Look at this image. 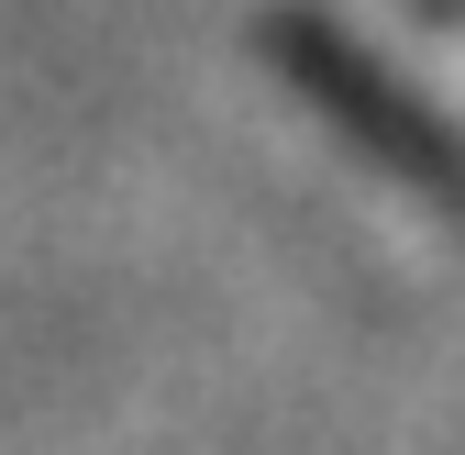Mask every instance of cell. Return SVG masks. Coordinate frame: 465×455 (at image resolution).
I'll return each instance as SVG.
<instances>
[{"label": "cell", "instance_id": "1", "mask_svg": "<svg viewBox=\"0 0 465 455\" xmlns=\"http://www.w3.org/2000/svg\"><path fill=\"white\" fill-rule=\"evenodd\" d=\"M255 45L277 56V78L300 89L322 123L355 145V156H377L388 178H411V189H432L443 211H465V134L443 123L421 89H399V78H388L377 56L332 23V12H311V0H277V12H255Z\"/></svg>", "mask_w": 465, "mask_h": 455}]
</instances>
